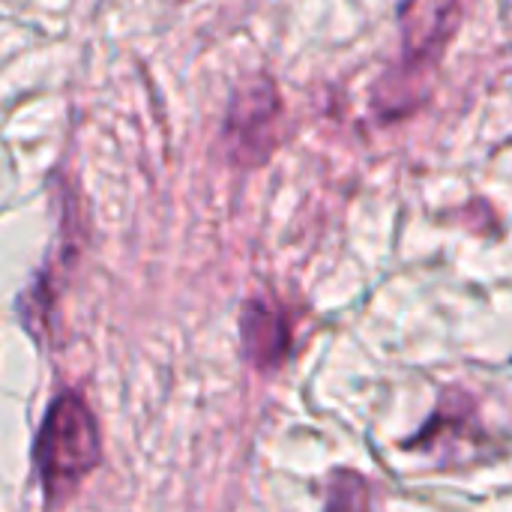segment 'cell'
<instances>
[{
	"instance_id": "obj_1",
	"label": "cell",
	"mask_w": 512,
	"mask_h": 512,
	"mask_svg": "<svg viewBox=\"0 0 512 512\" xmlns=\"http://www.w3.org/2000/svg\"><path fill=\"white\" fill-rule=\"evenodd\" d=\"M99 429L87 405L75 396H60L48 408L36 435L33 462L51 504L69 498L78 483L99 465Z\"/></svg>"
},
{
	"instance_id": "obj_2",
	"label": "cell",
	"mask_w": 512,
	"mask_h": 512,
	"mask_svg": "<svg viewBox=\"0 0 512 512\" xmlns=\"http://www.w3.org/2000/svg\"><path fill=\"white\" fill-rule=\"evenodd\" d=\"M279 111L276 90L267 78H255L252 84H243L237 96L231 99L225 141L237 162H258L264 156L267 129L273 126V117Z\"/></svg>"
},
{
	"instance_id": "obj_3",
	"label": "cell",
	"mask_w": 512,
	"mask_h": 512,
	"mask_svg": "<svg viewBox=\"0 0 512 512\" xmlns=\"http://www.w3.org/2000/svg\"><path fill=\"white\" fill-rule=\"evenodd\" d=\"M456 24V0H408L402 6L405 63H426L444 48Z\"/></svg>"
},
{
	"instance_id": "obj_4",
	"label": "cell",
	"mask_w": 512,
	"mask_h": 512,
	"mask_svg": "<svg viewBox=\"0 0 512 512\" xmlns=\"http://www.w3.org/2000/svg\"><path fill=\"white\" fill-rule=\"evenodd\" d=\"M243 345L258 366H273L291 345V327L282 312L267 303H249L243 312Z\"/></svg>"
}]
</instances>
